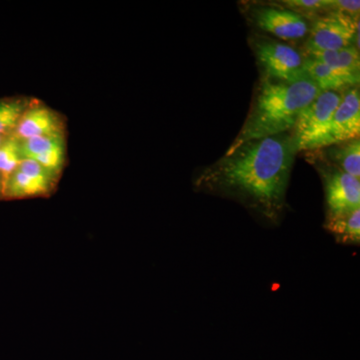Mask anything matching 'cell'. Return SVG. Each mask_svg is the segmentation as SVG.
Returning <instances> with one entry per match:
<instances>
[{"mask_svg": "<svg viewBox=\"0 0 360 360\" xmlns=\"http://www.w3.org/2000/svg\"><path fill=\"white\" fill-rule=\"evenodd\" d=\"M6 136H0V144L2 143V141H4V139H6Z\"/></svg>", "mask_w": 360, "mask_h": 360, "instance_id": "44dd1931", "label": "cell"}, {"mask_svg": "<svg viewBox=\"0 0 360 360\" xmlns=\"http://www.w3.org/2000/svg\"><path fill=\"white\" fill-rule=\"evenodd\" d=\"M321 92L307 77L295 82L262 78L250 115L226 153L245 142L288 134L295 127L303 108Z\"/></svg>", "mask_w": 360, "mask_h": 360, "instance_id": "7a4b0ae2", "label": "cell"}, {"mask_svg": "<svg viewBox=\"0 0 360 360\" xmlns=\"http://www.w3.org/2000/svg\"><path fill=\"white\" fill-rule=\"evenodd\" d=\"M283 4L300 11L314 13L316 11H330L331 0H290Z\"/></svg>", "mask_w": 360, "mask_h": 360, "instance_id": "ac0fdd59", "label": "cell"}, {"mask_svg": "<svg viewBox=\"0 0 360 360\" xmlns=\"http://www.w3.org/2000/svg\"><path fill=\"white\" fill-rule=\"evenodd\" d=\"M340 148L331 149L330 158L345 174L355 179L360 177V141L359 139L343 142Z\"/></svg>", "mask_w": 360, "mask_h": 360, "instance_id": "2e32d148", "label": "cell"}, {"mask_svg": "<svg viewBox=\"0 0 360 360\" xmlns=\"http://www.w3.org/2000/svg\"><path fill=\"white\" fill-rule=\"evenodd\" d=\"M360 8L359 1H347V0H331V11L348 14L352 18H356Z\"/></svg>", "mask_w": 360, "mask_h": 360, "instance_id": "d6986e66", "label": "cell"}, {"mask_svg": "<svg viewBox=\"0 0 360 360\" xmlns=\"http://www.w3.org/2000/svg\"><path fill=\"white\" fill-rule=\"evenodd\" d=\"M296 153L290 134L245 142L205 168L198 186L233 196L276 220L285 205Z\"/></svg>", "mask_w": 360, "mask_h": 360, "instance_id": "6da1fadb", "label": "cell"}, {"mask_svg": "<svg viewBox=\"0 0 360 360\" xmlns=\"http://www.w3.org/2000/svg\"><path fill=\"white\" fill-rule=\"evenodd\" d=\"M0 196H2V179L0 176Z\"/></svg>", "mask_w": 360, "mask_h": 360, "instance_id": "ffe728a7", "label": "cell"}, {"mask_svg": "<svg viewBox=\"0 0 360 360\" xmlns=\"http://www.w3.org/2000/svg\"><path fill=\"white\" fill-rule=\"evenodd\" d=\"M309 54V58L321 61L333 70L359 77V52L354 45L340 51L310 52Z\"/></svg>", "mask_w": 360, "mask_h": 360, "instance_id": "4fadbf2b", "label": "cell"}, {"mask_svg": "<svg viewBox=\"0 0 360 360\" xmlns=\"http://www.w3.org/2000/svg\"><path fill=\"white\" fill-rule=\"evenodd\" d=\"M32 99L11 98L0 101V136H8L16 129Z\"/></svg>", "mask_w": 360, "mask_h": 360, "instance_id": "9a60e30c", "label": "cell"}, {"mask_svg": "<svg viewBox=\"0 0 360 360\" xmlns=\"http://www.w3.org/2000/svg\"><path fill=\"white\" fill-rule=\"evenodd\" d=\"M63 134H65L63 116L49 106L32 99V103L21 116L13 134L20 141H25L33 137Z\"/></svg>", "mask_w": 360, "mask_h": 360, "instance_id": "ba28073f", "label": "cell"}, {"mask_svg": "<svg viewBox=\"0 0 360 360\" xmlns=\"http://www.w3.org/2000/svg\"><path fill=\"white\" fill-rule=\"evenodd\" d=\"M360 97L357 87H349L341 94V101L331 120L329 146L359 139Z\"/></svg>", "mask_w": 360, "mask_h": 360, "instance_id": "9c48e42d", "label": "cell"}, {"mask_svg": "<svg viewBox=\"0 0 360 360\" xmlns=\"http://www.w3.org/2000/svg\"><path fill=\"white\" fill-rule=\"evenodd\" d=\"M341 101V94L324 91L298 115L292 139L296 153L329 146L331 120Z\"/></svg>", "mask_w": 360, "mask_h": 360, "instance_id": "3957f363", "label": "cell"}, {"mask_svg": "<svg viewBox=\"0 0 360 360\" xmlns=\"http://www.w3.org/2000/svg\"><path fill=\"white\" fill-rule=\"evenodd\" d=\"M257 61L264 78L276 82H295L307 77L303 70L304 58L302 53L276 41H262L255 49Z\"/></svg>", "mask_w": 360, "mask_h": 360, "instance_id": "5b68a950", "label": "cell"}, {"mask_svg": "<svg viewBox=\"0 0 360 360\" xmlns=\"http://www.w3.org/2000/svg\"><path fill=\"white\" fill-rule=\"evenodd\" d=\"M326 193L329 215L345 214L360 208V181L340 169L326 174Z\"/></svg>", "mask_w": 360, "mask_h": 360, "instance_id": "30bf717a", "label": "cell"}, {"mask_svg": "<svg viewBox=\"0 0 360 360\" xmlns=\"http://www.w3.org/2000/svg\"><path fill=\"white\" fill-rule=\"evenodd\" d=\"M255 25L262 30L283 40L303 39L309 32L302 14L279 7H262L253 14Z\"/></svg>", "mask_w": 360, "mask_h": 360, "instance_id": "52a82bcc", "label": "cell"}, {"mask_svg": "<svg viewBox=\"0 0 360 360\" xmlns=\"http://www.w3.org/2000/svg\"><path fill=\"white\" fill-rule=\"evenodd\" d=\"M303 70L307 77L316 84L321 92H338L340 90L347 89L350 86L354 87L359 84V77L340 72L309 56L304 58Z\"/></svg>", "mask_w": 360, "mask_h": 360, "instance_id": "7c38bea8", "label": "cell"}, {"mask_svg": "<svg viewBox=\"0 0 360 360\" xmlns=\"http://www.w3.org/2000/svg\"><path fill=\"white\" fill-rule=\"evenodd\" d=\"M359 28V20L348 14L336 11L324 14L311 26L307 52L340 51L352 46Z\"/></svg>", "mask_w": 360, "mask_h": 360, "instance_id": "277c9868", "label": "cell"}, {"mask_svg": "<svg viewBox=\"0 0 360 360\" xmlns=\"http://www.w3.org/2000/svg\"><path fill=\"white\" fill-rule=\"evenodd\" d=\"M326 229L342 243L359 245L360 240V208L345 214L329 215Z\"/></svg>", "mask_w": 360, "mask_h": 360, "instance_id": "5bb4252c", "label": "cell"}, {"mask_svg": "<svg viewBox=\"0 0 360 360\" xmlns=\"http://www.w3.org/2000/svg\"><path fill=\"white\" fill-rule=\"evenodd\" d=\"M58 177L37 161L23 160L4 184L2 196L27 198L49 195Z\"/></svg>", "mask_w": 360, "mask_h": 360, "instance_id": "8992f818", "label": "cell"}, {"mask_svg": "<svg viewBox=\"0 0 360 360\" xmlns=\"http://www.w3.org/2000/svg\"><path fill=\"white\" fill-rule=\"evenodd\" d=\"M23 160L20 153V141L13 134L8 135L0 144V176L2 179V191L8 177L15 172Z\"/></svg>", "mask_w": 360, "mask_h": 360, "instance_id": "e0dca14e", "label": "cell"}, {"mask_svg": "<svg viewBox=\"0 0 360 360\" xmlns=\"http://www.w3.org/2000/svg\"><path fill=\"white\" fill-rule=\"evenodd\" d=\"M20 153L23 160L37 161L58 176L65 163V134L20 141Z\"/></svg>", "mask_w": 360, "mask_h": 360, "instance_id": "8fae6325", "label": "cell"}]
</instances>
